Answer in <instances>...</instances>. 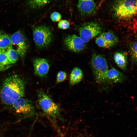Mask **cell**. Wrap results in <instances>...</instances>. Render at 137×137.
Masks as SVG:
<instances>
[{
	"instance_id": "cell-1",
	"label": "cell",
	"mask_w": 137,
	"mask_h": 137,
	"mask_svg": "<svg viewBox=\"0 0 137 137\" xmlns=\"http://www.w3.org/2000/svg\"><path fill=\"white\" fill-rule=\"evenodd\" d=\"M24 95V82L19 76L13 75L5 79L0 93L1 100L4 103L11 105Z\"/></svg>"
},
{
	"instance_id": "cell-2",
	"label": "cell",
	"mask_w": 137,
	"mask_h": 137,
	"mask_svg": "<svg viewBox=\"0 0 137 137\" xmlns=\"http://www.w3.org/2000/svg\"><path fill=\"white\" fill-rule=\"evenodd\" d=\"M111 7L113 15L119 20L129 19L136 13L135 0H114Z\"/></svg>"
},
{
	"instance_id": "cell-3",
	"label": "cell",
	"mask_w": 137,
	"mask_h": 137,
	"mask_svg": "<svg viewBox=\"0 0 137 137\" xmlns=\"http://www.w3.org/2000/svg\"><path fill=\"white\" fill-rule=\"evenodd\" d=\"M90 64L94 77L98 82H106V76L109 70L105 58L100 54H95L92 56Z\"/></svg>"
},
{
	"instance_id": "cell-4",
	"label": "cell",
	"mask_w": 137,
	"mask_h": 137,
	"mask_svg": "<svg viewBox=\"0 0 137 137\" xmlns=\"http://www.w3.org/2000/svg\"><path fill=\"white\" fill-rule=\"evenodd\" d=\"M38 99L41 109L47 115L54 118L58 116L59 107L44 91L41 90L38 91Z\"/></svg>"
},
{
	"instance_id": "cell-5",
	"label": "cell",
	"mask_w": 137,
	"mask_h": 137,
	"mask_svg": "<svg viewBox=\"0 0 137 137\" xmlns=\"http://www.w3.org/2000/svg\"><path fill=\"white\" fill-rule=\"evenodd\" d=\"M11 46L18 53L23 60L28 50V45L26 38L20 30H18L10 36Z\"/></svg>"
},
{
	"instance_id": "cell-6",
	"label": "cell",
	"mask_w": 137,
	"mask_h": 137,
	"mask_svg": "<svg viewBox=\"0 0 137 137\" xmlns=\"http://www.w3.org/2000/svg\"><path fill=\"white\" fill-rule=\"evenodd\" d=\"M33 35L35 43L40 48L47 46L52 40V33L50 29L43 26L36 27L33 31Z\"/></svg>"
},
{
	"instance_id": "cell-7",
	"label": "cell",
	"mask_w": 137,
	"mask_h": 137,
	"mask_svg": "<svg viewBox=\"0 0 137 137\" xmlns=\"http://www.w3.org/2000/svg\"><path fill=\"white\" fill-rule=\"evenodd\" d=\"M80 37L85 43L100 33L102 29L97 23L93 22H87L82 24L79 28Z\"/></svg>"
},
{
	"instance_id": "cell-8",
	"label": "cell",
	"mask_w": 137,
	"mask_h": 137,
	"mask_svg": "<svg viewBox=\"0 0 137 137\" xmlns=\"http://www.w3.org/2000/svg\"><path fill=\"white\" fill-rule=\"evenodd\" d=\"M13 111L21 116H27L33 114L35 108L31 101L23 97L20 98L11 105Z\"/></svg>"
},
{
	"instance_id": "cell-9",
	"label": "cell",
	"mask_w": 137,
	"mask_h": 137,
	"mask_svg": "<svg viewBox=\"0 0 137 137\" xmlns=\"http://www.w3.org/2000/svg\"><path fill=\"white\" fill-rule=\"evenodd\" d=\"M64 42L70 50L75 52H80L84 48L85 43L80 37L73 34L68 35L65 38Z\"/></svg>"
},
{
	"instance_id": "cell-10",
	"label": "cell",
	"mask_w": 137,
	"mask_h": 137,
	"mask_svg": "<svg viewBox=\"0 0 137 137\" xmlns=\"http://www.w3.org/2000/svg\"><path fill=\"white\" fill-rule=\"evenodd\" d=\"M77 8L81 14L86 16L95 13L97 6L94 0H78Z\"/></svg>"
},
{
	"instance_id": "cell-11",
	"label": "cell",
	"mask_w": 137,
	"mask_h": 137,
	"mask_svg": "<svg viewBox=\"0 0 137 137\" xmlns=\"http://www.w3.org/2000/svg\"><path fill=\"white\" fill-rule=\"evenodd\" d=\"M34 73L38 76L43 77L46 75L49 68L48 61L46 59L37 58L33 61Z\"/></svg>"
},
{
	"instance_id": "cell-12",
	"label": "cell",
	"mask_w": 137,
	"mask_h": 137,
	"mask_svg": "<svg viewBox=\"0 0 137 137\" xmlns=\"http://www.w3.org/2000/svg\"><path fill=\"white\" fill-rule=\"evenodd\" d=\"M125 76L121 72L113 67L109 69L106 74V82L116 83L122 82L125 79Z\"/></svg>"
},
{
	"instance_id": "cell-13",
	"label": "cell",
	"mask_w": 137,
	"mask_h": 137,
	"mask_svg": "<svg viewBox=\"0 0 137 137\" xmlns=\"http://www.w3.org/2000/svg\"><path fill=\"white\" fill-rule=\"evenodd\" d=\"M83 76L82 70L78 67H75L72 71L70 75V84L73 85L78 83L82 80Z\"/></svg>"
},
{
	"instance_id": "cell-14",
	"label": "cell",
	"mask_w": 137,
	"mask_h": 137,
	"mask_svg": "<svg viewBox=\"0 0 137 137\" xmlns=\"http://www.w3.org/2000/svg\"><path fill=\"white\" fill-rule=\"evenodd\" d=\"M114 59L117 66L122 70H126L128 62L127 56L124 53L116 52L114 55Z\"/></svg>"
},
{
	"instance_id": "cell-15",
	"label": "cell",
	"mask_w": 137,
	"mask_h": 137,
	"mask_svg": "<svg viewBox=\"0 0 137 137\" xmlns=\"http://www.w3.org/2000/svg\"><path fill=\"white\" fill-rule=\"evenodd\" d=\"M100 36L105 41L110 47L115 45L118 42L117 37L111 32H103Z\"/></svg>"
},
{
	"instance_id": "cell-16",
	"label": "cell",
	"mask_w": 137,
	"mask_h": 137,
	"mask_svg": "<svg viewBox=\"0 0 137 137\" xmlns=\"http://www.w3.org/2000/svg\"><path fill=\"white\" fill-rule=\"evenodd\" d=\"M10 36L0 30V49L6 50L11 46Z\"/></svg>"
},
{
	"instance_id": "cell-17",
	"label": "cell",
	"mask_w": 137,
	"mask_h": 137,
	"mask_svg": "<svg viewBox=\"0 0 137 137\" xmlns=\"http://www.w3.org/2000/svg\"><path fill=\"white\" fill-rule=\"evenodd\" d=\"M5 51L9 64H14L16 63L19 57L16 51L11 46Z\"/></svg>"
},
{
	"instance_id": "cell-18",
	"label": "cell",
	"mask_w": 137,
	"mask_h": 137,
	"mask_svg": "<svg viewBox=\"0 0 137 137\" xmlns=\"http://www.w3.org/2000/svg\"><path fill=\"white\" fill-rule=\"evenodd\" d=\"M50 0H28L30 6L34 8H39L46 5Z\"/></svg>"
},
{
	"instance_id": "cell-19",
	"label": "cell",
	"mask_w": 137,
	"mask_h": 137,
	"mask_svg": "<svg viewBox=\"0 0 137 137\" xmlns=\"http://www.w3.org/2000/svg\"><path fill=\"white\" fill-rule=\"evenodd\" d=\"M130 53L133 61L137 64V42L132 44L130 48Z\"/></svg>"
},
{
	"instance_id": "cell-20",
	"label": "cell",
	"mask_w": 137,
	"mask_h": 137,
	"mask_svg": "<svg viewBox=\"0 0 137 137\" xmlns=\"http://www.w3.org/2000/svg\"><path fill=\"white\" fill-rule=\"evenodd\" d=\"M9 65L5 50H1L0 52V65L5 67Z\"/></svg>"
},
{
	"instance_id": "cell-21",
	"label": "cell",
	"mask_w": 137,
	"mask_h": 137,
	"mask_svg": "<svg viewBox=\"0 0 137 137\" xmlns=\"http://www.w3.org/2000/svg\"><path fill=\"white\" fill-rule=\"evenodd\" d=\"M95 42L100 47L107 48L110 47L105 41L100 36L96 38Z\"/></svg>"
},
{
	"instance_id": "cell-22",
	"label": "cell",
	"mask_w": 137,
	"mask_h": 137,
	"mask_svg": "<svg viewBox=\"0 0 137 137\" xmlns=\"http://www.w3.org/2000/svg\"><path fill=\"white\" fill-rule=\"evenodd\" d=\"M67 77L66 73L64 71H59L57 74L56 81L57 83L62 82L64 81Z\"/></svg>"
},
{
	"instance_id": "cell-23",
	"label": "cell",
	"mask_w": 137,
	"mask_h": 137,
	"mask_svg": "<svg viewBox=\"0 0 137 137\" xmlns=\"http://www.w3.org/2000/svg\"><path fill=\"white\" fill-rule=\"evenodd\" d=\"M58 28L60 29H66L69 27L70 24L67 20H62L58 22Z\"/></svg>"
},
{
	"instance_id": "cell-24",
	"label": "cell",
	"mask_w": 137,
	"mask_h": 137,
	"mask_svg": "<svg viewBox=\"0 0 137 137\" xmlns=\"http://www.w3.org/2000/svg\"><path fill=\"white\" fill-rule=\"evenodd\" d=\"M50 18L53 21L57 22L60 21L61 18V16L58 12H54L51 14Z\"/></svg>"
},
{
	"instance_id": "cell-25",
	"label": "cell",
	"mask_w": 137,
	"mask_h": 137,
	"mask_svg": "<svg viewBox=\"0 0 137 137\" xmlns=\"http://www.w3.org/2000/svg\"><path fill=\"white\" fill-rule=\"evenodd\" d=\"M136 3V12L135 14L136 16V19L135 21L134 27V28L137 30V0H135Z\"/></svg>"
},
{
	"instance_id": "cell-26",
	"label": "cell",
	"mask_w": 137,
	"mask_h": 137,
	"mask_svg": "<svg viewBox=\"0 0 137 137\" xmlns=\"http://www.w3.org/2000/svg\"><path fill=\"white\" fill-rule=\"evenodd\" d=\"M5 68V67H3L0 65V71L3 70Z\"/></svg>"
},
{
	"instance_id": "cell-27",
	"label": "cell",
	"mask_w": 137,
	"mask_h": 137,
	"mask_svg": "<svg viewBox=\"0 0 137 137\" xmlns=\"http://www.w3.org/2000/svg\"><path fill=\"white\" fill-rule=\"evenodd\" d=\"M105 0H101L100 2V4L99 5V6L101 5V4L104 2V1Z\"/></svg>"
},
{
	"instance_id": "cell-28",
	"label": "cell",
	"mask_w": 137,
	"mask_h": 137,
	"mask_svg": "<svg viewBox=\"0 0 137 137\" xmlns=\"http://www.w3.org/2000/svg\"><path fill=\"white\" fill-rule=\"evenodd\" d=\"M1 50L0 49V52L1 51Z\"/></svg>"
},
{
	"instance_id": "cell-29",
	"label": "cell",
	"mask_w": 137,
	"mask_h": 137,
	"mask_svg": "<svg viewBox=\"0 0 137 137\" xmlns=\"http://www.w3.org/2000/svg\"><path fill=\"white\" fill-rule=\"evenodd\" d=\"M0 137H2L0 135Z\"/></svg>"
}]
</instances>
